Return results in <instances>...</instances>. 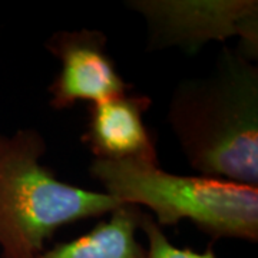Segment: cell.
<instances>
[{
  "label": "cell",
  "instance_id": "6",
  "mask_svg": "<svg viewBox=\"0 0 258 258\" xmlns=\"http://www.w3.org/2000/svg\"><path fill=\"white\" fill-rule=\"evenodd\" d=\"M151 106L149 95L132 91L91 103L81 142L93 159L159 164L155 139L144 120Z\"/></svg>",
  "mask_w": 258,
  "mask_h": 258
},
{
  "label": "cell",
  "instance_id": "4",
  "mask_svg": "<svg viewBox=\"0 0 258 258\" xmlns=\"http://www.w3.org/2000/svg\"><path fill=\"white\" fill-rule=\"evenodd\" d=\"M125 6L145 20L149 52L179 47L194 55L210 42L238 37L241 50L257 60V0H129Z\"/></svg>",
  "mask_w": 258,
  "mask_h": 258
},
{
  "label": "cell",
  "instance_id": "3",
  "mask_svg": "<svg viewBox=\"0 0 258 258\" xmlns=\"http://www.w3.org/2000/svg\"><path fill=\"white\" fill-rule=\"evenodd\" d=\"M89 175L120 204L148 208L161 228L191 221L212 241H258V188L203 175H178L159 164L93 159Z\"/></svg>",
  "mask_w": 258,
  "mask_h": 258
},
{
  "label": "cell",
  "instance_id": "5",
  "mask_svg": "<svg viewBox=\"0 0 258 258\" xmlns=\"http://www.w3.org/2000/svg\"><path fill=\"white\" fill-rule=\"evenodd\" d=\"M45 49L60 62V71L47 88L53 111L71 109L78 102L96 103L134 89L118 71L102 30H57L47 37Z\"/></svg>",
  "mask_w": 258,
  "mask_h": 258
},
{
  "label": "cell",
  "instance_id": "8",
  "mask_svg": "<svg viewBox=\"0 0 258 258\" xmlns=\"http://www.w3.org/2000/svg\"><path fill=\"white\" fill-rule=\"evenodd\" d=\"M141 230L147 235V258H217L211 248L197 252L191 248H179L168 240L164 230L158 225L151 214L144 212Z\"/></svg>",
  "mask_w": 258,
  "mask_h": 258
},
{
  "label": "cell",
  "instance_id": "1",
  "mask_svg": "<svg viewBox=\"0 0 258 258\" xmlns=\"http://www.w3.org/2000/svg\"><path fill=\"white\" fill-rule=\"evenodd\" d=\"M166 122L200 175L258 188V66L238 45L176 85Z\"/></svg>",
  "mask_w": 258,
  "mask_h": 258
},
{
  "label": "cell",
  "instance_id": "2",
  "mask_svg": "<svg viewBox=\"0 0 258 258\" xmlns=\"http://www.w3.org/2000/svg\"><path fill=\"white\" fill-rule=\"evenodd\" d=\"M46 151L37 129L0 132V258H35L57 230L122 205L105 191L60 181L40 162Z\"/></svg>",
  "mask_w": 258,
  "mask_h": 258
},
{
  "label": "cell",
  "instance_id": "7",
  "mask_svg": "<svg viewBox=\"0 0 258 258\" xmlns=\"http://www.w3.org/2000/svg\"><path fill=\"white\" fill-rule=\"evenodd\" d=\"M144 212L122 204L86 234L45 248L35 258H147V247L137 238Z\"/></svg>",
  "mask_w": 258,
  "mask_h": 258
}]
</instances>
